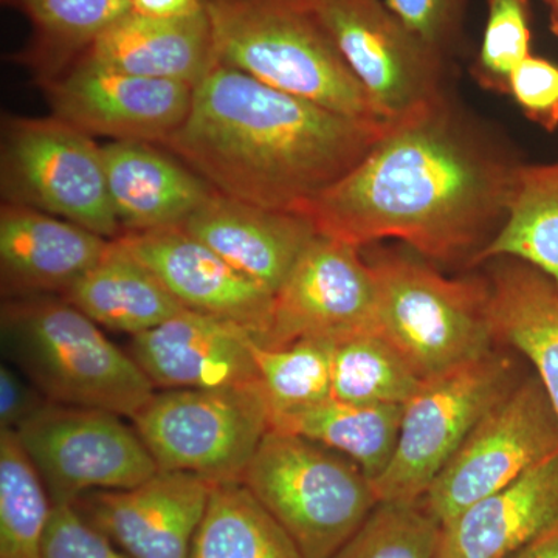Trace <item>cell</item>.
<instances>
[{
    "mask_svg": "<svg viewBox=\"0 0 558 558\" xmlns=\"http://www.w3.org/2000/svg\"><path fill=\"white\" fill-rule=\"evenodd\" d=\"M388 123L352 119L216 64L161 146L223 196L301 213L369 153Z\"/></svg>",
    "mask_w": 558,
    "mask_h": 558,
    "instance_id": "7a4b0ae2",
    "label": "cell"
},
{
    "mask_svg": "<svg viewBox=\"0 0 558 558\" xmlns=\"http://www.w3.org/2000/svg\"><path fill=\"white\" fill-rule=\"evenodd\" d=\"M303 558H332L379 502L351 459L270 429L241 478Z\"/></svg>",
    "mask_w": 558,
    "mask_h": 558,
    "instance_id": "8992f818",
    "label": "cell"
},
{
    "mask_svg": "<svg viewBox=\"0 0 558 558\" xmlns=\"http://www.w3.org/2000/svg\"><path fill=\"white\" fill-rule=\"evenodd\" d=\"M385 3L429 46L450 58L461 49L469 0H385Z\"/></svg>",
    "mask_w": 558,
    "mask_h": 558,
    "instance_id": "836d02e7",
    "label": "cell"
},
{
    "mask_svg": "<svg viewBox=\"0 0 558 558\" xmlns=\"http://www.w3.org/2000/svg\"><path fill=\"white\" fill-rule=\"evenodd\" d=\"M40 558H131L72 505H53Z\"/></svg>",
    "mask_w": 558,
    "mask_h": 558,
    "instance_id": "e575fe53",
    "label": "cell"
},
{
    "mask_svg": "<svg viewBox=\"0 0 558 558\" xmlns=\"http://www.w3.org/2000/svg\"><path fill=\"white\" fill-rule=\"evenodd\" d=\"M51 509L16 429H0V558H40Z\"/></svg>",
    "mask_w": 558,
    "mask_h": 558,
    "instance_id": "f1b7e54d",
    "label": "cell"
},
{
    "mask_svg": "<svg viewBox=\"0 0 558 558\" xmlns=\"http://www.w3.org/2000/svg\"><path fill=\"white\" fill-rule=\"evenodd\" d=\"M440 538L421 501H379L332 558H440Z\"/></svg>",
    "mask_w": 558,
    "mask_h": 558,
    "instance_id": "1f68e13d",
    "label": "cell"
},
{
    "mask_svg": "<svg viewBox=\"0 0 558 558\" xmlns=\"http://www.w3.org/2000/svg\"><path fill=\"white\" fill-rule=\"evenodd\" d=\"M508 95L527 120L543 130H558V64L534 53L513 70Z\"/></svg>",
    "mask_w": 558,
    "mask_h": 558,
    "instance_id": "d590c367",
    "label": "cell"
},
{
    "mask_svg": "<svg viewBox=\"0 0 558 558\" xmlns=\"http://www.w3.org/2000/svg\"><path fill=\"white\" fill-rule=\"evenodd\" d=\"M131 421L159 470L215 483L241 481L271 428L259 381L227 389H160Z\"/></svg>",
    "mask_w": 558,
    "mask_h": 558,
    "instance_id": "52a82bcc",
    "label": "cell"
},
{
    "mask_svg": "<svg viewBox=\"0 0 558 558\" xmlns=\"http://www.w3.org/2000/svg\"><path fill=\"white\" fill-rule=\"evenodd\" d=\"M81 58L143 78L196 86L218 64L207 11L157 20L130 10Z\"/></svg>",
    "mask_w": 558,
    "mask_h": 558,
    "instance_id": "7402d4cb",
    "label": "cell"
},
{
    "mask_svg": "<svg viewBox=\"0 0 558 558\" xmlns=\"http://www.w3.org/2000/svg\"><path fill=\"white\" fill-rule=\"evenodd\" d=\"M558 527V454L442 524L440 558H510Z\"/></svg>",
    "mask_w": 558,
    "mask_h": 558,
    "instance_id": "44dd1931",
    "label": "cell"
},
{
    "mask_svg": "<svg viewBox=\"0 0 558 558\" xmlns=\"http://www.w3.org/2000/svg\"><path fill=\"white\" fill-rule=\"evenodd\" d=\"M3 362L47 400L131 418L156 388L130 352L61 296L10 299L0 318Z\"/></svg>",
    "mask_w": 558,
    "mask_h": 558,
    "instance_id": "3957f363",
    "label": "cell"
},
{
    "mask_svg": "<svg viewBox=\"0 0 558 558\" xmlns=\"http://www.w3.org/2000/svg\"><path fill=\"white\" fill-rule=\"evenodd\" d=\"M53 117L90 137L163 145L189 116L194 87L80 58L46 80Z\"/></svg>",
    "mask_w": 558,
    "mask_h": 558,
    "instance_id": "5bb4252c",
    "label": "cell"
},
{
    "mask_svg": "<svg viewBox=\"0 0 558 558\" xmlns=\"http://www.w3.org/2000/svg\"><path fill=\"white\" fill-rule=\"evenodd\" d=\"M110 201L124 233L180 229L216 190L175 156L156 145H102Z\"/></svg>",
    "mask_w": 558,
    "mask_h": 558,
    "instance_id": "ffe728a7",
    "label": "cell"
},
{
    "mask_svg": "<svg viewBox=\"0 0 558 558\" xmlns=\"http://www.w3.org/2000/svg\"><path fill=\"white\" fill-rule=\"evenodd\" d=\"M531 54V0H487L486 27L473 65L480 86L508 94L510 75Z\"/></svg>",
    "mask_w": 558,
    "mask_h": 558,
    "instance_id": "d6a6232c",
    "label": "cell"
},
{
    "mask_svg": "<svg viewBox=\"0 0 558 558\" xmlns=\"http://www.w3.org/2000/svg\"><path fill=\"white\" fill-rule=\"evenodd\" d=\"M109 244L69 220L7 202L0 211L3 296L64 295L102 258Z\"/></svg>",
    "mask_w": 558,
    "mask_h": 558,
    "instance_id": "ac0fdd59",
    "label": "cell"
},
{
    "mask_svg": "<svg viewBox=\"0 0 558 558\" xmlns=\"http://www.w3.org/2000/svg\"><path fill=\"white\" fill-rule=\"evenodd\" d=\"M180 229L274 295L318 234L301 213L256 207L218 191Z\"/></svg>",
    "mask_w": 558,
    "mask_h": 558,
    "instance_id": "d6986e66",
    "label": "cell"
},
{
    "mask_svg": "<svg viewBox=\"0 0 558 558\" xmlns=\"http://www.w3.org/2000/svg\"><path fill=\"white\" fill-rule=\"evenodd\" d=\"M520 163L447 94L389 121L369 153L301 215L319 234L359 248L398 240L425 259L470 255L473 264L505 223Z\"/></svg>",
    "mask_w": 558,
    "mask_h": 558,
    "instance_id": "6da1fadb",
    "label": "cell"
},
{
    "mask_svg": "<svg viewBox=\"0 0 558 558\" xmlns=\"http://www.w3.org/2000/svg\"><path fill=\"white\" fill-rule=\"evenodd\" d=\"M112 411L50 402L16 429L53 505L123 490L159 472L134 425Z\"/></svg>",
    "mask_w": 558,
    "mask_h": 558,
    "instance_id": "7c38bea8",
    "label": "cell"
},
{
    "mask_svg": "<svg viewBox=\"0 0 558 558\" xmlns=\"http://www.w3.org/2000/svg\"><path fill=\"white\" fill-rule=\"evenodd\" d=\"M376 278L362 248L317 234L275 295L263 347L303 339L340 341L374 330Z\"/></svg>",
    "mask_w": 558,
    "mask_h": 558,
    "instance_id": "4fadbf2b",
    "label": "cell"
},
{
    "mask_svg": "<svg viewBox=\"0 0 558 558\" xmlns=\"http://www.w3.org/2000/svg\"><path fill=\"white\" fill-rule=\"evenodd\" d=\"M190 558H303L277 520L240 480L218 481Z\"/></svg>",
    "mask_w": 558,
    "mask_h": 558,
    "instance_id": "4316f807",
    "label": "cell"
},
{
    "mask_svg": "<svg viewBox=\"0 0 558 558\" xmlns=\"http://www.w3.org/2000/svg\"><path fill=\"white\" fill-rule=\"evenodd\" d=\"M148 267L185 310L236 323L263 344L270 332L275 295L231 267L183 229L123 233L116 240Z\"/></svg>",
    "mask_w": 558,
    "mask_h": 558,
    "instance_id": "2e32d148",
    "label": "cell"
},
{
    "mask_svg": "<svg viewBox=\"0 0 558 558\" xmlns=\"http://www.w3.org/2000/svg\"><path fill=\"white\" fill-rule=\"evenodd\" d=\"M510 558H558V527Z\"/></svg>",
    "mask_w": 558,
    "mask_h": 558,
    "instance_id": "f35d334b",
    "label": "cell"
},
{
    "mask_svg": "<svg viewBox=\"0 0 558 558\" xmlns=\"http://www.w3.org/2000/svg\"><path fill=\"white\" fill-rule=\"evenodd\" d=\"M256 337L236 323L183 310L131 337V357L160 389H227L258 384Z\"/></svg>",
    "mask_w": 558,
    "mask_h": 558,
    "instance_id": "e0dca14e",
    "label": "cell"
},
{
    "mask_svg": "<svg viewBox=\"0 0 558 558\" xmlns=\"http://www.w3.org/2000/svg\"><path fill=\"white\" fill-rule=\"evenodd\" d=\"M215 481L159 470L123 490L90 492L72 502L131 558H190Z\"/></svg>",
    "mask_w": 558,
    "mask_h": 558,
    "instance_id": "9a60e30c",
    "label": "cell"
},
{
    "mask_svg": "<svg viewBox=\"0 0 558 558\" xmlns=\"http://www.w3.org/2000/svg\"><path fill=\"white\" fill-rule=\"evenodd\" d=\"M497 260L488 281L494 339L534 365L558 416V286L524 260Z\"/></svg>",
    "mask_w": 558,
    "mask_h": 558,
    "instance_id": "603a6c76",
    "label": "cell"
},
{
    "mask_svg": "<svg viewBox=\"0 0 558 558\" xmlns=\"http://www.w3.org/2000/svg\"><path fill=\"white\" fill-rule=\"evenodd\" d=\"M50 400L10 363L0 365V429H17Z\"/></svg>",
    "mask_w": 558,
    "mask_h": 558,
    "instance_id": "8d00e7d4",
    "label": "cell"
},
{
    "mask_svg": "<svg viewBox=\"0 0 558 558\" xmlns=\"http://www.w3.org/2000/svg\"><path fill=\"white\" fill-rule=\"evenodd\" d=\"M130 3L134 13L157 20L194 16L205 10L204 0H130Z\"/></svg>",
    "mask_w": 558,
    "mask_h": 558,
    "instance_id": "74e56055",
    "label": "cell"
},
{
    "mask_svg": "<svg viewBox=\"0 0 558 558\" xmlns=\"http://www.w3.org/2000/svg\"><path fill=\"white\" fill-rule=\"evenodd\" d=\"M218 64L352 119L381 120L310 0H204Z\"/></svg>",
    "mask_w": 558,
    "mask_h": 558,
    "instance_id": "277c9868",
    "label": "cell"
},
{
    "mask_svg": "<svg viewBox=\"0 0 558 558\" xmlns=\"http://www.w3.org/2000/svg\"><path fill=\"white\" fill-rule=\"evenodd\" d=\"M549 10V28L558 38V0H545Z\"/></svg>",
    "mask_w": 558,
    "mask_h": 558,
    "instance_id": "ab89813d",
    "label": "cell"
},
{
    "mask_svg": "<svg viewBox=\"0 0 558 558\" xmlns=\"http://www.w3.org/2000/svg\"><path fill=\"white\" fill-rule=\"evenodd\" d=\"M403 405H355L330 398L275 418V432L292 433L343 454L371 483L388 469L398 447Z\"/></svg>",
    "mask_w": 558,
    "mask_h": 558,
    "instance_id": "d4e9b609",
    "label": "cell"
},
{
    "mask_svg": "<svg viewBox=\"0 0 558 558\" xmlns=\"http://www.w3.org/2000/svg\"><path fill=\"white\" fill-rule=\"evenodd\" d=\"M513 387L509 359L495 352L422 380L403 405L395 457L371 483L377 499L421 501L470 432Z\"/></svg>",
    "mask_w": 558,
    "mask_h": 558,
    "instance_id": "ba28073f",
    "label": "cell"
},
{
    "mask_svg": "<svg viewBox=\"0 0 558 558\" xmlns=\"http://www.w3.org/2000/svg\"><path fill=\"white\" fill-rule=\"evenodd\" d=\"M2 191L9 204L40 209L106 240L123 234L110 201L102 145L57 117L5 120Z\"/></svg>",
    "mask_w": 558,
    "mask_h": 558,
    "instance_id": "9c48e42d",
    "label": "cell"
},
{
    "mask_svg": "<svg viewBox=\"0 0 558 558\" xmlns=\"http://www.w3.org/2000/svg\"><path fill=\"white\" fill-rule=\"evenodd\" d=\"M524 260L558 286V160L520 163L505 223L473 264Z\"/></svg>",
    "mask_w": 558,
    "mask_h": 558,
    "instance_id": "484cf974",
    "label": "cell"
},
{
    "mask_svg": "<svg viewBox=\"0 0 558 558\" xmlns=\"http://www.w3.org/2000/svg\"><path fill=\"white\" fill-rule=\"evenodd\" d=\"M368 263L377 289L374 330L421 379L492 352L488 282L449 278L427 260L388 250Z\"/></svg>",
    "mask_w": 558,
    "mask_h": 558,
    "instance_id": "5b68a950",
    "label": "cell"
},
{
    "mask_svg": "<svg viewBox=\"0 0 558 558\" xmlns=\"http://www.w3.org/2000/svg\"><path fill=\"white\" fill-rule=\"evenodd\" d=\"M558 454V416L537 376L515 385L470 432L421 499L440 524Z\"/></svg>",
    "mask_w": 558,
    "mask_h": 558,
    "instance_id": "30bf717a",
    "label": "cell"
},
{
    "mask_svg": "<svg viewBox=\"0 0 558 558\" xmlns=\"http://www.w3.org/2000/svg\"><path fill=\"white\" fill-rule=\"evenodd\" d=\"M32 25L24 60L46 80L68 69L90 49L110 24L131 10L130 0H2Z\"/></svg>",
    "mask_w": 558,
    "mask_h": 558,
    "instance_id": "83f0119b",
    "label": "cell"
},
{
    "mask_svg": "<svg viewBox=\"0 0 558 558\" xmlns=\"http://www.w3.org/2000/svg\"><path fill=\"white\" fill-rule=\"evenodd\" d=\"M381 120L447 95L450 57L425 43L385 0H310Z\"/></svg>",
    "mask_w": 558,
    "mask_h": 558,
    "instance_id": "8fae6325",
    "label": "cell"
},
{
    "mask_svg": "<svg viewBox=\"0 0 558 558\" xmlns=\"http://www.w3.org/2000/svg\"><path fill=\"white\" fill-rule=\"evenodd\" d=\"M402 355L376 330L337 341L332 398L355 405H405L422 384Z\"/></svg>",
    "mask_w": 558,
    "mask_h": 558,
    "instance_id": "f546056e",
    "label": "cell"
},
{
    "mask_svg": "<svg viewBox=\"0 0 558 558\" xmlns=\"http://www.w3.org/2000/svg\"><path fill=\"white\" fill-rule=\"evenodd\" d=\"M61 299L102 329L131 337L157 328L185 310L160 279L116 240Z\"/></svg>",
    "mask_w": 558,
    "mask_h": 558,
    "instance_id": "cb8c5ba5",
    "label": "cell"
},
{
    "mask_svg": "<svg viewBox=\"0 0 558 558\" xmlns=\"http://www.w3.org/2000/svg\"><path fill=\"white\" fill-rule=\"evenodd\" d=\"M336 341L303 339L284 347H253L259 384L275 418L311 409L332 398Z\"/></svg>",
    "mask_w": 558,
    "mask_h": 558,
    "instance_id": "4dcf8cb0",
    "label": "cell"
}]
</instances>
